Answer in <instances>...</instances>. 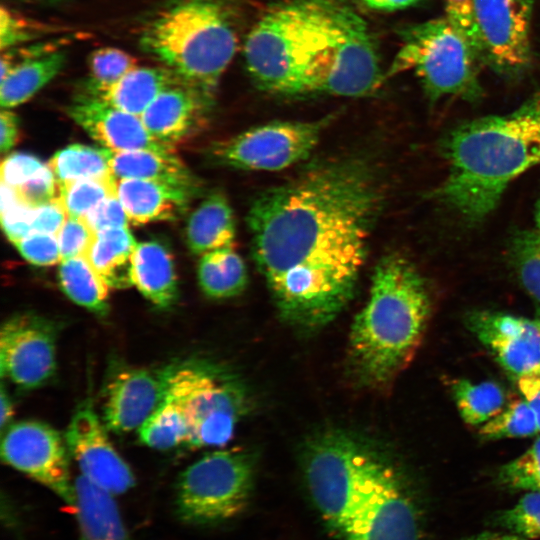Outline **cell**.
I'll use <instances>...</instances> for the list:
<instances>
[{
	"mask_svg": "<svg viewBox=\"0 0 540 540\" xmlns=\"http://www.w3.org/2000/svg\"><path fill=\"white\" fill-rule=\"evenodd\" d=\"M383 198L375 164L351 155L311 165L253 201L252 257L284 320L320 327L349 303Z\"/></svg>",
	"mask_w": 540,
	"mask_h": 540,
	"instance_id": "obj_1",
	"label": "cell"
},
{
	"mask_svg": "<svg viewBox=\"0 0 540 540\" xmlns=\"http://www.w3.org/2000/svg\"><path fill=\"white\" fill-rule=\"evenodd\" d=\"M442 153L448 172L436 198L465 221H482L512 181L540 164V92L509 113L460 124Z\"/></svg>",
	"mask_w": 540,
	"mask_h": 540,
	"instance_id": "obj_2",
	"label": "cell"
},
{
	"mask_svg": "<svg viewBox=\"0 0 540 540\" xmlns=\"http://www.w3.org/2000/svg\"><path fill=\"white\" fill-rule=\"evenodd\" d=\"M426 282L405 257L389 254L377 263L369 299L351 326L349 352L360 378L390 382L413 358L431 314Z\"/></svg>",
	"mask_w": 540,
	"mask_h": 540,
	"instance_id": "obj_3",
	"label": "cell"
},
{
	"mask_svg": "<svg viewBox=\"0 0 540 540\" xmlns=\"http://www.w3.org/2000/svg\"><path fill=\"white\" fill-rule=\"evenodd\" d=\"M139 42L163 67L212 99L238 46L223 0H175L149 21Z\"/></svg>",
	"mask_w": 540,
	"mask_h": 540,
	"instance_id": "obj_4",
	"label": "cell"
},
{
	"mask_svg": "<svg viewBox=\"0 0 540 540\" xmlns=\"http://www.w3.org/2000/svg\"><path fill=\"white\" fill-rule=\"evenodd\" d=\"M340 0H285L248 33L243 56L255 85L268 93L303 95L306 71L326 43Z\"/></svg>",
	"mask_w": 540,
	"mask_h": 540,
	"instance_id": "obj_5",
	"label": "cell"
},
{
	"mask_svg": "<svg viewBox=\"0 0 540 540\" xmlns=\"http://www.w3.org/2000/svg\"><path fill=\"white\" fill-rule=\"evenodd\" d=\"M398 34L400 48L385 72V80L413 71L431 102L445 96L467 101L482 96V62L445 16L408 24Z\"/></svg>",
	"mask_w": 540,
	"mask_h": 540,
	"instance_id": "obj_6",
	"label": "cell"
},
{
	"mask_svg": "<svg viewBox=\"0 0 540 540\" xmlns=\"http://www.w3.org/2000/svg\"><path fill=\"white\" fill-rule=\"evenodd\" d=\"M168 394L185 411L189 423L187 445L192 448L227 444L248 408L239 379L206 360L175 362Z\"/></svg>",
	"mask_w": 540,
	"mask_h": 540,
	"instance_id": "obj_7",
	"label": "cell"
},
{
	"mask_svg": "<svg viewBox=\"0 0 540 540\" xmlns=\"http://www.w3.org/2000/svg\"><path fill=\"white\" fill-rule=\"evenodd\" d=\"M384 80L367 22L341 0L331 33L306 71L303 95L367 96Z\"/></svg>",
	"mask_w": 540,
	"mask_h": 540,
	"instance_id": "obj_8",
	"label": "cell"
},
{
	"mask_svg": "<svg viewBox=\"0 0 540 540\" xmlns=\"http://www.w3.org/2000/svg\"><path fill=\"white\" fill-rule=\"evenodd\" d=\"M255 461L242 450H216L189 465L176 485L175 512L188 525H216L239 516L248 506Z\"/></svg>",
	"mask_w": 540,
	"mask_h": 540,
	"instance_id": "obj_9",
	"label": "cell"
},
{
	"mask_svg": "<svg viewBox=\"0 0 540 540\" xmlns=\"http://www.w3.org/2000/svg\"><path fill=\"white\" fill-rule=\"evenodd\" d=\"M367 448L343 433H328L307 449L304 474L310 496L327 526L342 536L360 498Z\"/></svg>",
	"mask_w": 540,
	"mask_h": 540,
	"instance_id": "obj_10",
	"label": "cell"
},
{
	"mask_svg": "<svg viewBox=\"0 0 540 540\" xmlns=\"http://www.w3.org/2000/svg\"><path fill=\"white\" fill-rule=\"evenodd\" d=\"M342 537L344 540H422L416 500L397 471L370 450L363 489Z\"/></svg>",
	"mask_w": 540,
	"mask_h": 540,
	"instance_id": "obj_11",
	"label": "cell"
},
{
	"mask_svg": "<svg viewBox=\"0 0 540 540\" xmlns=\"http://www.w3.org/2000/svg\"><path fill=\"white\" fill-rule=\"evenodd\" d=\"M330 118L274 121L217 141L209 156L217 164L242 170L279 171L307 159Z\"/></svg>",
	"mask_w": 540,
	"mask_h": 540,
	"instance_id": "obj_12",
	"label": "cell"
},
{
	"mask_svg": "<svg viewBox=\"0 0 540 540\" xmlns=\"http://www.w3.org/2000/svg\"><path fill=\"white\" fill-rule=\"evenodd\" d=\"M65 439L40 421L26 420L9 426L2 438V460L37 481L66 504L75 503Z\"/></svg>",
	"mask_w": 540,
	"mask_h": 540,
	"instance_id": "obj_13",
	"label": "cell"
},
{
	"mask_svg": "<svg viewBox=\"0 0 540 540\" xmlns=\"http://www.w3.org/2000/svg\"><path fill=\"white\" fill-rule=\"evenodd\" d=\"M536 0H475L482 61L495 73L518 78L531 65Z\"/></svg>",
	"mask_w": 540,
	"mask_h": 540,
	"instance_id": "obj_14",
	"label": "cell"
},
{
	"mask_svg": "<svg viewBox=\"0 0 540 540\" xmlns=\"http://www.w3.org/2000/svg\"><path fill=\"white\" fill-rule=\"evenodd\" d=\"M56 324L31 312L5 321L0 333L1 376L23 389H35L56 370Z\"/></svg>",
	"mask_w": 540,
	"mask_h": 540,
	"instance_id": "obj_15",
	"label": "cell"
},
{
	"mask_svg": "<svg viewBox=\"0 0 540 540\" xmlns=\"http://www.w3.org/2000/svg\"><path fill=\"white\" fill-rule=\"evenodd\" d=\"M104 426L90 401H86L73 414L64 439L81 475L110 494L119 495L135 485V477Z\"/></svg>",
	"mask_w": 540,
	"mask_h": 540,
	"instance_id": "obj_16",
	"label": "cell"
},
{
	"mask_svg": "<svg viewBox=\"0 0 540 540\" xmlns=\"http://www.w3.org/2000/svg\"><path fill=\"white\" fill-rule=\"evenodd\" d=\"M174 363L160 368L125 367L106 383L103 423L117 433L139 429L165 401Z\"/></svg>",
	"mask_w": 540,
	"mask_h": 540,
	"instance_id": "obj_17",
	"label": "cell"
},
{
	"mask_svg": "<svg viewBox=\"0 0 540 540\" xmlns=\"http://www.w3.org/2000/svg\"><path fill=\"white\" fill-rule=\"evenodd\" d=\"M467 327L500 366L517 379L540 376V322L502 312L477 311Z\"/></svg>",
	"mask_w": 540,
	"mask_h": 540,
	"instance_id": "obj_18",
	"label": "cell"
},
{
	"mask_svg": "<svg viewBox=\"0 0 540 540\" xmlns=\"http://www.w3.org/2000/svg\"><path fill=\"white\" fill-rule=\"evenodd\" d=\"M67 113L91 138L111 151L150 150L175 154V147L157 140L140 116L94 96L80 94L69 105Z\"/></svg>",
	"mask_w": 540,
	"mask_h": 540,
	"instance_id": "obj_19",
	"label": "cell"
},
{
	"mask_svg": "<svg viewBox=\"0 0 540 540\" xmlns=\"http://www.w3.org/2000/svg\"><path fill=\"white\" fill-rule=\"evenodd\" d=\"M212 104V98L181 83L161 92L141 119L157 140L175 147L200 129Z\"/></svg>",
	"mask_w": 540,
	"mask_h": 540,
	"instance_id": "obj_20",
	"label": "cell"
},
{
	"mask_svg": "<svg viewBox=\"0 0 540 540\" xmlns=\"http://www.w3.org/2000/svg\"><path fill=\"white\" fill-rule=\"evenodd\" d=\"M199 191L188 187L144 179H118L117 195L129 222L143 225L173 221L184 215Z\"/></svg>",
	"mask_w": 540,
	"mask_h": 540,
	"instance_id": "obj_21",
	"label": "cell"
},
{
	"mask_svg": "<svg viewBox=\"0 0 540 540\" xmlns=\"http://www.w3.org/2000/svg\"><path fill=\"white\" fill-rule=\"evenodd\" d=\"M75 503L79 540H132L114 495L82 475L75 481Z\"/></svg>",
	"mask_w": 540,
	"mask_h": 540,
	"instance_id": "obj_22",
	"label": "cell"
},
{
	"mask_svg": "<svg viewBox=\"0 0 540 540\" xmlns=\"http://www.w3.org/2000/svg\"><path fill=\"white\" fill-rule=\"evenodd\" d=\"M132 282L140 293L159 308H169L178 298V283L172 254L157 241L137 243L132 258Z\"/></svg>",
	"mask_w": 540,
	"mask_h": 540,
	"instance_id": "obj_23",
	"label": "cell"
},
{
	"mask_svg": "<svg viewBox=\"0 0 540 540\" xmlns=\"http://www.w3.org/2000/svg\"><path fill=\"white\" fill-rule=\"evenodd\" d=\"M184 83L165 67H136L113 84L84 94L141 117L155 98L167 88Z\"/></svg>",
	"mask_w": 540,
	"mask_h": 540,
	"instance_id": "obj_24",
	"label": "cell"
},
{
	"mask_svg": "<svg viewBox=\"0 0 540 540\" xmlns=\"http://www.w3.org/2000/svg\"><path fill=\"white\" fill-rule=\"evenodd\" d=\"M236 224L233 210L220 192L209 194L190 214L185 228L186 244L194 255L233 247Z\"/></svg>",
	"mask_w": 540,
	"mask_h": 540,
	"instance_id": "obj_25",
	"label": "cell"
},
{
	"mask_svg": "<svg viewBox=\"0 0 540 540\" xmlns=\"http://www.w3.org/2000/svg\"><path fill=\"white\" fill-rule=\"evenodd\" d=\"M109 165L117 180H153L200 191L199 180L176 154H162L150 150H109Z\"/></svg>",
	"mask_w": 540,
	"mask_h": 540,
	"instance_id": "obj_26",
	"label": "cell"
},
{
	"mask_svg": "<svg viewBox=\"0 0 540 540\" xmlns=\"http://www.w3.org/2000/svg\"><path fill=\"white\" fill-rule=\"evenodd\" d=\"M137 242L129 227L99 231L86 255L109 288L133 286L132 258Z\"/></svg>",
	"mask_w": 540,
	"mask_h": 540,
	"instance_id": "obj_27",
	"label": "cell"
},
{
	"mask_svg": "<svg viewBox=\"0 0 540 540\" xmlns=\"http://www.w3.org/2000/svg\"><path fill=\"white\" fill-rule=\"evenodd\" d=\"M66 58L64 50L56 49L17 64L1 80L2 109L14 108L32 98L62 70Z\"/></svg>",
	"mask_w": 540,
	"mask_h": 540,
	"instance_id": "obj_28",
	"label": "cell"
},
{
	"mask_svg": "<svg viewBox=\"0 0 540 540\" xmlns=\"http://www.w3.org/2000/svg\"><path fill=\"white\" fill-rule=\"evenodd\" d=\"M197 276L203 293L213 299L239 295L246 288L248 280L245 263L233 247L201 255Z\"/></svg>",
	"mask_w": 540,
	"mask_h": 540,
	"instance_id": "obj_29",
	"label": "cell"
},
{
	"mask_svg": "<svg viewBox=\"0 0 540 540\" xmlns=\"http://www.w3.org/2000/svg\"><path fill=\"white\" fill-rule=\"evenodd\" d=\"M58 276L62 290L74 303L97 315L107 314L109 286L87 256L61 260Z\"/></svg>",
	"mask_w": 540,
	"mask_h": 540,
	"instance_id": "obj_30",
	"label": "cell"
},
{
	"mask_svg": "<svg viewBox=\"0 0 540 540\" xmlns=\"http://www.w3.org/2000/svg\"><path fill=\"white\" fill-rule=\"evenodd\" d=\"M451 392L463 421L470 425L484 424L505 407L506 394L496 382L474 383L467 379L451 382Z\"/></svg>",
	"mask_w": 540,
	"mask_h": 540,
	"instance_id": "obj_31",
	"label": "cell"
},
{
	"mask_svg": "<svg viewBox=\"0 0 540 540\" xmlns=\"http://www.w3.org/2000/svg\"><path fill=\"white\" fill-rule=\"evenodd\" d=\"M48 165L59 182L114 176L109 165V150L83 144L57 151Z\"/></svg>",
	"mask_w": 540,
	"mask_h": 540,
	"instance_id": "obj_32",
	"label": "cell"
},
{
	"mask_svg": "<svg viewBox=\"0 0 540 540\" xmlns=\"http://www.w3.org/2000/svg\"><path fill=\"white\" fill-rule=\"evenodd\" d=\"M138 432L140 440L148 447L168 450L182 443L187 444L189 423L182 406L168 394Z\"/></svg>",
	"mask_w": 540,
	"mask_h": 540,
	"instance_id": "obj_33",
	"label": "cell"
},
{
	"mask_svg": "<svg viewBox=\"0 0 540 540\" xmlns=\"http://www.w3.org/2000/svg\"><path fill=\"white\" fill-rule=\"evenodd\" d=\"M114 195H117L115 176L59 182L58 198L71 218H85L100 202Z\"/></svg>",
	"mask_w": 540,
	"mask_h": 540,
	"instance_id": "obj_34",
	"label": "cell"
},
{
	"mask_svg": "<svg viewBox=\"0 0 540 540\" xmlns=\"http://www.w3.org/2000/svg\"><path fill=\"white\" fill-rule=\"evenodd\" d=\"M537 432L535 413L523 396L511 401L479 430V434L486 439L529 437Z\"/></svg>",
	"mask_w": 540,
	"mask_h": 540,
	"instance_id": "obj_35",
	"label": "cell"
},
{
	"mask_svg": "<svg viewBox=\"0 0 540 540\" xmlns=\"http://www.w3.org/2000/svg\"><path fill=\"white\" fill-rule=\"evenodd\" d=\"M510 256L522 286L540 302V233L534 228L515 234Z\"/></svg>",
	"mask_w": 540,
	"mask_h": 540,
	"instance_id": "obj_36",
	"label": "cell"
},
{
	"mask_svg": "<svg viewBox=\"0 0 540 540\" xmlns=\"http://www.w3.org/2000/svg\"><path fill=\"white\" fill-rule=\"evenodd\" d=\"M136 67L137 59L124 50L114 47L96 49L88 57L90 76L85 90L109 86Z\"/></svg>",
	"mask_w": 540,
	"mask_h": 540,
	"instance_id": "obj_37",
	"label": "cell"
},
{
	"mask_svg": "<svg viewBox=\"0 0 540 540\" xmlns=\"http://www.w3.org/2000/svg\"><path fill=\"white\" fill-rule=\"evenodd\" d=\"M497 481L510 491H540V437L524 453L499 468Z\"/></svg>",
	"mask_w": 540,
	"mask_h": 540,
	"instance_id": "obj_38",
	"label": "cell"
},
{
	"mask_svg": "<svg viewBox=\"0 0 540 540\" xmlns=\"http://www.w3.org/2000/svg\"><path fill=\"white\" fill-rule=\"evenodd\" d=\"M493 523L528 540L540 538V491H526L513 507L498 512Z\"/></svg>",
	"mask_w": 540,
	"mask_h": 540,
	"instance_id": "obj_39",
	"label": "cell"
},
{
	"mask_svg": "<svg viewBox=\"0 0 540 540\" xmlns=\"http://www.w3.org/2000/svg\"><path fill=\"white\" fill-rule=\"evenodd\" d=\"M14 246L33 265L51 266L61 261L58 239L52 234L32 231L14 243Z\"/></svg>",
	"mask_w": 540,
	"mask_h": 540,
	"instance_id": "obj_40",
	"label": "cell"
},
{
	"mask_svg": "<svg viewBox=\"0 0 540 540\" xmlns=\"http://www.w3.org/2000/svg\"><path fill=\"white\" fill-rule=\"evenodd\" d=\"M444 2L446 19L472 46L483 64L475 0H445Z\"/></svg>",
	"mask_w": 540,
	"mask_h": 540,
	"instance_id": "obj_41",
	"label": "cell"
},
{
	"mask_svg": "<svg viewBox=\"0 0 540 540\" xmlns=\"http://www.w3.org/2000/svg\"><path fill=\"white\" fill-rule=\"evenodd\" d=\"M95 235L96 233L85 218L68 217L57 234L61 260L86 256L94 242Z\"/></svg>",
	"mask_w": 540,
	"mask_h": 540,
	"instance_id": "obj_42",
	"label": "cell"
},
{
	"mask_svg": "<svg viewBox=\"0 0 540 540\" xmlns=\"http://www.w3.org/2000/svg\"><path fill=\"white\" fill-rule=\"evenodd\" d=\"M13 188L20 202L31 208L48 204L59 195V182L48 164L39 174Z\"/></svg>",
	"mask_w": 540,
	"mask_h": 540,
	"instance_id": "obj_43",
	"label": "cell"
},
{
	"mask_svg": "<svg viewBox=\"0 0 540 540\" xmlns=\"http://www.w3.org/2000/svg\"><path fill=\"white\" fill-rule=\"evenodd\" d=\"M41 32L38 24H32L2 6L0 9V48L5 51L36 38Z\"/></svg>",
	"mask_w": 540,
	"mask_h": 540,
	"instance_id": "obj_44",
	"label": "cell"
},
{
	"mask_svg": "<svg viewBox=\"0 0 540 540\" xmlns=\"http://www.w3.org/2000/svg\"><path fill=\"white\" fill-rule=\"evenodd\" d=\"M47 164L26 153H12L1 164V182L17 187L39 174Z\"/></svg>",
	"mask_w": 540,
	"mask_h": 540,
	"instance_id": "obj_45",
	"label": "cell"
},
{
	"mask_svg": "<svg viewBox=\"0 0 540 540\" xmlns=\"http://www.w3.org/2000/svg\"><path fill=\"white\" fill-rule=\"evenodd\" d=\"M85 220L95 233L112 228L129 227L130 223L118 195L100 202L85 216Z\"/></svg>",
	"mask_w": 540,
	"mask_h": 540,
	"instance_id": "obj_46",
	"label": "cell"
},
{
	"mask_svg": "<svg viewBox=\"0 0 540 540\" xmlns=\"http://www.w3.org/2000/svg\"><path fill=\"white\" fill-rule=\"evenodd\" d=\"M35 208L19 203L1 211V224L8 240L13 244L32 232Z\"/></svg>",
	"mask_w": 540,
	"mask_h": 540,
	"instance_id": "obj_47",
	"label": "cell"
},
{
	"mask_svg": "<svg viewBox=\"0 0 540 540\" xmlns=\"http://www.w3.org/2000/svg\"><path fill=\"white\" fill-rule=\"evenodd\" d=\"M68 215L59 198L35 208L32 221V231L48 233L57 236Z\"/></svg>",
	"mask_w": 540,
	"mask_h": 540,
	"instance_id": "obj_48",
	"label": "cell"
},
{
	"mask_svg": "<svg viewBox=\"0 0 540 540\" xmlns=\"http://www.w3.org/2000/svg\"><path fill=\"white\" fill-rule=\"evenodd\" d=\"M0 127V149L2 153H6L16 144L19 138V121L16 114L10 109H2Z\"/></svg>",
	"mask_w": 540,
	"mask_h": 540,
	"instance_id": "obj_49",
	"label": "cell"
},
{
	"mask_svg": "<svg viewBox=\"0 0 540 540\" xmlns=\"http://www.w3.org/2000/svg\"><path fill=\"white\" fill-rule=\"evenodd\" d=\"M517 385L535 413L540 432V376L518 378Z\"/></svg>",
	"mask_w": 540,
	"mask_h": 540,
	"instance_id": "obj_50",
	"label": "cell"
},
{
	"mask_svg": "<svg viewBox=\"0 0 540 540\" xmlns=\"http://www.w3.org/2000/svg\"><path fill=\"white\" fill-rule=\"evenodd\" d=\"M367 7L378 11H395L417 4L421 0H360Z\"/></svg>",
	"mask_w": 540,
	"mask_h": 540,
	"instance_id": "obj_51",
	"label": "cell"
},
{
	"mask_svg": "<svg viewBox=\"0 0 540 540\" xmlns=\"http://www.w3.org/2000/svg\"><path fill=\"white\" fill-rule=\"evenodd\" d=\"M462 540H528L522 536L507 532L484 531L463 538Z\"/></svg>",
	"mask_w": 540,
	"mask_h": 540,
	"instance_id": "obj_52",
	"label": "cell"
},
{
	"mask_svg": "<svg viewBox=\"0 0 540 540\" xmlns=\"http://www.w3.org/2000/svg\"><path fill=\"white\" fill-rule=\"evenodd\" d=\"M13 405L9 397V394L6 392L4 385L1 388V429L4 428L10 423L13 417Z\"/></svg>",
	"mask_w": 540,
	"mask_h": 540,
	"instance_id": "obj_53",
	"label": "cell"
},
{
	"mask_svg": "<svg viewBox=\"0 0 540 540\" xmlns=\"http://www.w3.org/2000/svg\"><path fill=\"white\" fill-rule=\"evenodd\" d=\"M535 229L540 233V199L535 208Z\"/></svg>",
	"mask_w": 540,
	"mask_h": 540,
	"instance_id": "obj_54",
	"label": "cell"
},
{
	"mask_svg": "<svg viewBox=\"0 0 540 540\" xmlns=\"http://www.w3.org/2000/svg\"><path fill=\"white\" fill-rule=\"evenodd\" d=\"M539 322H540V317L538 318Z\"/></svg>",
	"mask_w": 540,
	"mask_h": 540,
	"instance_id": "obj_55",
	"label": "cell"
}]
</instances>
